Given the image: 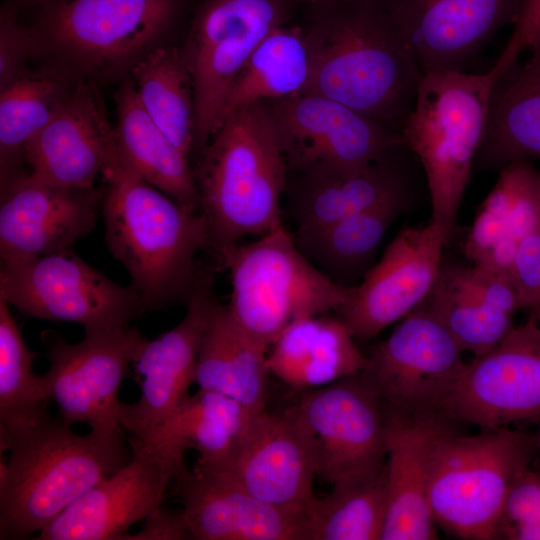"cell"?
<instances>
[{
	"label": "cell",
	"mask_w": 540,
	"mask_h": 540,
	"mask_svg": "<svg viewBox=\"0 0 540 540\" xmlns=\"http://www.w3.org/2000/svg\"><path fill=\"white\" fill-rule=\"evenodd\" d=\"M100 174L106 242L128 271L145 310L187 302L202 267L197 254L209 246L199 208L175 201L144 180L117 139Z\"/></svg>",
	"instance_id": "obj_1"
},
{
	"label": "cell",
	"mask_w": 540,
	"mask_h": 540,
	"mask_svg": "<svg viewBox=\"0 0 540 540\" xmlns=\"http://www.w3.org/2000/svg\"><path fill=\"white\" fill-rule=\"evenodd\" d=\"M0 539H27L130 460L123 433L81 436L46 407L0 423Z\"/></svg>",
	"instance_id": "obj_2"
},
{
	"label": "cell",
	"mask_w": 540,
	"mask_h": 540,
	"mask_svg": "<svg viewBox=\"0 0 540 540\" xmlns=\"http://www.w3.org/2000/svg\"><path fill=\"white\" fill-rule=\"evenodd\" d=\"M308 44L304 93L400 132L424 74L378 0H334Z\"/></svg>",
	"instance_id": "obj_3"
},
{
	"label": "cell",
	"mask_w": 540,
	"mask_h": 540,
	"mask_svg": "<svg viewBox=\"0 0 540 540\" xmlns=\"http://www.w3.org/2000/svg\"><path fill=\"white\" fill-rule=\"evenodd\" d=\"M211 138L193 173L208 248L217 257L244 236L283 225L286 161L262 102L230 113Z\"/></svg>",
	"instance_id": "obj_4"
},
{
	"label": "cell",
	"mask_w": 540,
	"mask_h": 540,
	"mask_svg": "<svg viewBox=\"0 0 540 540\" xmlns=\"http://www.w3.org/2000/svg\"><path fill=\"white\" fill-rule=\"evenodd\" d=\"M497 78L431 71L423 75L400 133L424 169L431 219L450 239L472 167L482 145Z\"/></svg>",
	"instance_id": "obj_5"
},
{
	"label": "cell",
	"mask_w": 540,
	"mask_h": 540,
	"mask_svg": "<svg viewBox=\"0 0 540 540\" xmlns=\"http://www.w3.org/2000/svg\"><path fill=\"white\" fill-rule=\"evenodd\" d=\"M454 424L437 436L431 451L433 519L460 539H497L507 493L538 451L535 434L503 427L467 436Z\"/></svg>",
	"instance_id": "obj_6"
},
{
	"label": "cell",
	"mask_w": 540,
	"mask_h": 540,
	"mask_svg": "<svg viewBox=\"0 0 540 540\" xmlns=\"http://www.w3.org/2000/svg\"><path fill=\"white\" fill-rule=\"evenodd\" d=\"M217 262L231 275L228 308L233 319L267 349L293 322L336 311L353 290L313 265L284 225L253 242L226 248Z\"/></svg>",
	"instance_id": "obj_7"
},
{
	"label": "cell",
	"mask_w": 540,
	"mask_h": 540,
	"mask_svg": "<svg viewBox=\"0 0 540 540\" xmlns=\"http://www.w3.org/2000/svg\"><path fill=\"white\" fill-rule=\"evenodd\" d=\"M184 0H51L34 11L39 49L74 72L131 68L179 19Z\"/></svg>",
	"instance_id": "obj_8"
},
{
	"label": "cell",
	"mask_w": 540,
	"mask_h": 540,
	"mask_svg": "<svg viewBox=\"0 0 540 540\" xmlns=\"http://www.w3.org/2000/svg\"><path fill=\"white\" fill-rule=\"evenodd\" d=\"M288 0H202L182 53L195 107V146L220 127L229 91L259 43L283 25Z\"/></svg>",
	"instance_id": "obj_9"
},
{
	"label": "cell",
	"mask_w": 540,
	"mask_h": 540,
	"mask_svg": "<svg viewBox=\"0 0 540 540\" xmlns=\"http://www.w3.org/2000/svg\"><path fill=\"white\" fill-rule=\"evenodd\" d=\"M0 297L27 317L76 322L85 331L127 327L145 310L132 284L114 283L71 249L1 262Z\"/></svg>",
	"instance_id": "obj_10"
},
{
	"label": "cell",
	"mask_w": 540,
	"mask_h": 540,
	"mask_svg": "<svg viewBox=\"0 0 540 540\" xmlns=\"http://www.w3.org/2000/svg\"><path fill=\"white\" fill-rule=\"evenodd\" d=\"M269 112L286 165L306 175L355 173L404 145L399 131L319 95L278 99Z\"/></svg>",
	"instance_id": "obj_11"
},
{
	"label": "cell",
	"mask_w": 540,
	"mask_h": 540,
	"mask_svg": "<svg viewBox=\"0 0 540 540\" xmlns=\"http://www.w3.org/2000/svg\"><path fill=\"white\" fill-rule=\"evenodd\" d=\"M294 407L313 438L322 480L335 485L385 468L384 403L365 370L307 391Z\"/></svg>",
	"instance_id": "obj_12"
},
{
	"label": "cell",
	"mask_w": 540,
	"mask_h": 540,
	"mask_svg": "<svg viewBox=\"0 0 540 540\" xmlns=\"http://www.w3.org/2000/svg\"><path fill=\"white\" fill-rule=\"evenodd\" d=\"M146 343L127 327L85 331L75 344L51 338L50 367L40 375L47 400L57 404L67 424L84 422L92 431L122 433L119 388Z\"/></svg>",
	"instance_id": "obj_13"
},
{
	"label": "cell",
	"mask_w": 540,
	"mask_h": 540,
	"mask_svg": "<svg viewBox=\"0 0 540 540\" xmlns=\"http://www.w3.org/2000/svg\"><path fill=\"white\" fill-rule=\"evenodd\" d=\"M439 413L483 430L540 420V322L528 317L465 367Z\"/></svg>",
	"instance_id": "obj_14"
},
{
	"label": "cell",
	"mask_w": 540,
	"mask_h": 540,
	"mask_svg": "<svg viewBox=\"0 0 540 540\" xmlns=\"http://www.w3.org/2000/svg\"><path fill=\"white\" fill-rule=\"evenodd\" d=\"M449 332L419 305L375 345L365 371L385 405L409 413H439L465 362Z\"/></svg>",
	"instance_id": "obj_15"
},
{
	"label": "cell",
	"mask_w": 540,
	"mask_h": 540,
	"mask_svg": "<svg viewBox=\"0 0 540 540\" xmlns=\"http://www.w3.org/2000/svg\"><path fill=\"white\" fill-rule=\"evenodd\" d=\"M131 460L102 480L39 532L38 540H119L161 506L168 485L186 473L154 443L132 435Z\"/></svg>",
	"instance_id": "obj_16"
},
{
	"label": "cell",
	"mask_w": 540,
	"mask_h": 540,
	"mask_svg": "<svg viewBox=\"0 0 540 540\" xmlns=\"http://www.w3.org/2000/svg\"><path fill=\"white\" fill-rule=\"evenodd\" d=\"M450 240L432 221L400 229L335 311L356 341L374 338L424 302L438 279L443 249Z\"/></svg>",
	"instance_id": "obj_17"
},
{
	"label": "cell",
	"mask_w": 540,
	"mask_h": 540,
	"mask_svg": "<svg viewBox=\"0 0 540 540\" xmlns=\"http://www.w3.org/2000/svg\"><path fill=\"white\" fill-rule=\"evenodd\" d=\"M423 74L462 71L498 31L514 24L522 0H379Z\"/></svg>",
	"instance_id": "obj_18"
},
{
	"label": "cell",
	"mask_w": 540,
	"mask_h": 540,
	"mask_svg": "<svg viewBox=\"0 0 540 540\" xmlns=\"http://www.w3.org/2000/svg\"><path fill=\"white\" fill-rule=\"evenodd\" d=\"M214 469L280 508L305 512L314 497L315 446L294 406L281 413L254 414L230 458Z\"/></svg>",
	"instance_id": "obj_19"
},
{
	"label": "cell",
	"mask_w": 540,
	"mask_h": 540,
	"mask_svg": "<svg viewBox=\"0 0 540 540\" xmlns=\"http://www.w3.org/2000/svg\"><path fill=\"white\" fill-rule=\"evenodd\" d=\"M0 187L1 262L70 249L92 230L102 200L93 187L52 185L25 171Z\"/></svg>",
	"instance_id": "obj_20"
},
{
	"label": "cell",
	"mask_w": 540,
	"mask_h": 540,
	"mask_svg": "<svg viewBox=\"0 0 540 540\" xmlns=\"http://www.w3.org/2000/svg\"><path fill=\"white\" fill-rule=\"evenodd\" d=\"M214 273L211 265L201 267L184 318L174 328L147 341L134 361L136 373L142 377L141 394L132 404L122 403L121 410V426L132 435H149L188 395L216 301Z\"/></svg>",
	"instance_id": "obj_21"
},
{
	"label": "cell",
	"mask_w": 540,
	"mask_h": 540,
	"mask_svg": "<svg viewBox=\"0 0 540 540\" xmlns=\"http://www.w3.org/2000/svg\"><path fill=\"white\" fill-rule=\"evenodd\" d=\"M174 482L190 539L306 540L305 512L259 499L223 470L197 465Z\"/></svg>",
	"instance_id": "obj_22"
},
{
	"label": "cell",
	"mask_w": 540,
	"mask_h": 540,
	"mask_svg": "<svg viewBox=\"0 0 540 540\" xmlns=\"http://www.w3.org/2000/svg\"><path fill=\"white\" fill-rule=\"evenodd\" d=\"M116 139L96 87L80 77L58 113L28 143L24 162L39 181L92 188Z\"/></svg>",
	"instance_id": "obj_23"
},
{
	"label": "cell",
	"mask_w": 540,
	"mask_h": 540,
	"mask_svg": "<svg viewBox=\"0 0 540 540\" xmlns=\"http://www.w3.org/2000/svg\"><path fill=\"white\" fill-rule=\"evenodd\" d=\"M384 410L388 512L381 540L437 539L428 499L430 457L437 436L456 421L440 413L409 414L385 404Z\"/></svg>",
	"instance_id": "obj_24"
},
{
	"label": "cell",
	"mask_w": 540,
	"mask_h": 540,
	"mask_svg": "<svg viewBox=\"0 0 540 540\" xmlns=\"http://www.w3.org/2000/svg\"><path fill=\"white\" fill-rule=\"evenodd\" d=\"M539 208L540 166L527 160L507 164L481 203L463 242L465 257L472 265L511 279L516 253Z\"/></svg>",
	"instance_id": "obj_25"
},
{
	"label": "cell",
	"mask_w": 540,
	"mask_h": 540,
	"mask_svg": "<svg viewBox=\"0 0 540 540\" xmlns=\"http://www.w3.org/2000/svg\"><path fill=\"white\" fill-rule=\"evenodd\" d=\"M368 364L342 320L320 315L290 324L266 356L269 373L297 390L327 386Z\"/></svg>",
	"instance_id": "obj_26"
},
{
	"label": "cell",
	"mask_w": 540,
	"mask_h": 540,
	"mask_svg": "<svg viewBox=\"0 0 540 540\" xmlns=\"http://www.w3.org/2000/svg\"><path fill=\"white\" fill-rule=\"evenodd\" d=\"M267 348L248 336L228 305L214 302L194 374L199 389L230 397L250 413L265 410Z\"/></svg>",
	"instance_id": "obj_27"
},
{
	"label": "cell",
	"mask_w": 540,
	"mask_h": 540,
	"mask_svg": "<svg viewBox=\"0 0 540 540\" xmlns=\"http://www.w3.org/2000/svg\"><path fill=\"white\" fill-rule=\"evenodd\" d=\"M253 415L230 397L199 389L141 438L180 461H184L185 451L193 448L199 453L197 465L216 468L230 458Z\"/></svg>",
	"instance_id": "obj_28"
},
{
	"label": "cell",
	"mask_w": 540,
	"mask_h": 540,
	"mask_svg": "<svg viewBox=\"0 0 540 540\" xmlns=\"http://www.w3.org/2000/svg\"><path fill=\"white\" fill-rule=\"evenodd\" d=\"M79 78L59 64L29 69L0 89V184L24 172L28 143L58 113Z\"/></svg>",
	"instance_id": "obj_29"
},
{
	"label": "cell",
	"mask_w": 540,
	"mask_h": 540,
	"mask_svg": "<svg viewBox=\"0 0 540 540\" xmlns=\"http://www.w3.org/2000/svg\"><path fill=\"white\" fill-rule=\"evenodd\" d=\"M409 200V195L401 196L317 229L295 231V244L334 282L356 286L372 267L370 263L386 232L407 210Z\"/></svg>",
	"instance_id": "obj_30"
},
{
	"label": "cell",
	"mask_w": 540,
	"mask_h": 540,
	"mask_svg": "<svg viewBox=\"0 0 540 540\" xmlns=\"http://www.w3.org/2000/svg\"><path fill=\"white\" fill-rule=\"evenodd\" d=\"M115 101L117 141L132 166L144 180L175 201L198 208L197 187L188 156L144 110L131 78L120 85Z\"/></svg>",
	"instance_id": "obj_31"
},
{
	"label": "cell",
	"mask_w": 540,
	"mask_h": 540,
	"mask_svg": "<svg viewBox=\"0 0 540 540\" xmlns=\"http://www.w3.org/2000/svg\"><path fill=\"white\" fill-rule=\"evenodd\" d=\"M388 155L351 174L307 175L309 183L296 196L291 206L296 231L317 229L392 199L409 195L405 175L388 161Z\"/></svg>",
	"instance_id": "obj_32"
},
{
	"label": "cell",
	"mask_w": 540,
	"mask_h": 540,
	"mask_svg": "<svg viewBox=\"0 0 540 540\" xmlns=\"http://www.w3.org/2000/svg\"><path fill=\"white\" fill-rule=\"evenodd\" d=\"M519 160L540 162V76L518 79L506 74L494 87L474 164L500 171Z\"/></svg>",
	"instance_id": "obj_33"
},
{
	"label": "cell",
	"mask_w": 540,
	"mask_h": 540,
	"mask_svg": "<svg viewBox=\"0 0 540 540\" xmlns=\"http://www.w3.org/2000/svg\"><path fill=\"white\" fill-rule=\"evenodd\" d=\"M131 79L144 110L187 156L195 145L192 79L182 53L155 47L131 68Z\"/></svg>",
	"instance_id": "obj_34"
},
{
	"label": "cell",
	"mask_w": 540,
	"mask_h": 540,
	"mask_svg": "<svg viewBox=\"0 0 540 540\" xmlns=\"http://www.w3.org/2000/svg\"><path fill=\"white\" fill-rule=\"evenodd\" d=\"M309 74L308 38L296 28H275L255 48L236 77L223 120L233 111L264 99L302 93Z\"/></svg>",
	"instance_id": "obj_35"
},
{
	"label": "cell",
	"mask_w": 540,
	"mask_h": 540,
	"mask_svg": "<svg viewBox=\"0 0 540 540\" xmlns=\"http://www.w3.org/2000/svg\"><path fill=\"white\" fill-rule=\"evenodd\" d=\"M388 512L385 468L370 477L332 485L305 511L306 540H381Z\"/></svg>",
	"instance_id": "obj_36"
},
{
	"label": "cell",
	"mask_w": 540,
	"mask_h": 540,
	"mask_svg": "<svg viewBox=\"0 0 540 540\" xmlns=\"http://www.w3.org/2000/svg\"><path fill=\"white\" fill-rule=\"evenodd\" d=\"M452 336L459 348L481 356L515 327L514 316L493 310L471 297L442 270L421 304Z\"/></svg>",
	"instance_id": "obj_37"
},
{
	"label": "cell",
	"mask_w": 540,
	"mask_h": 540,
	"mask_svg": "<svg viewBox=\"0 0 540 540\" xmlns=\"http://www.w3.org/2000/svg\"><path fill=\"white\" fill-rule=\"evenodd\" d=\"M8 302L0 297V423L46 407L41 377L32 373L37 354L26 346Z\"/></svg>",
	"instance_id": "obj_38"
},
{
	"label": "cell",
	"mask_w": 540,
	"mask_h": 540,
	"mask_svg": "<svg viewBox=\"0 0 540 540\" xmlns=\"http://www.w3.org/2000/svg\"><path fill=\"white\" fill-rule=\"evenodd\" d=\"M441 268L462 290L487 307L511 316L523 310L517 289L509 277L475 265L444 260Z\"/></svg>",
	"instance_id": "obj_39"
},
{
	"label": "cell",
	"mask_w": 540,
	"mask_h": 540,
	"mask_svg": "<svg viewBox=\"0 0 540 540\" xmlns=\"http://www.w3.org/2000/svg\"><path fill=\"white\" fill-rule=\"evenodd\" d=\"M19 15L2 5L0 11V89L28 71V59L36 50H39L34 30L20 21Z\"/></svg>",
	"instance_id": "obj_40"
},
{
	"label": "cell",
	"mask_w": 540,
	"mask_h": 540,
	"mask_svg": "<svg viewBox=\"0 0 540 540\" xmlns=\"http://www.w3.org/2000/svg\"><path fill=\"white\" fill-rule=\"evenodd\" d=\"M511 279L523 311L540 322V208L531 230L518 248Z\"/></svg>",
	"instance_id": "obj_41"
},
{
	"label": "cell",
	"mask_w": 540,
	"mask_h": 540,
	"mask_svg": "<svg viewBox=\"0 0 540 540\" xmlns=\"http://www.w3.org/2000/svg\"><path fill=\"white\" fill-rule=\"evenodd\" d=\"M540 40V0H522L513 31L492 71L497 80L517 63L519 56Z\"/></svg>",
	"instance_id": "obj_42"
},
{
	"label": "cell",
	"mask_w": 540,
	"mask_h": 540,
	"mask_svg": "<svg viewBox=\"0 0 540 540\" xmlns=\"http://www.w3.org/2000/svg\"><path fill=\"white\" fill-rule=\"evenodd\" d=\"M518 523H540V474L530 467L512 483L504 501L498 530Z\"/></svg>",
	"instance_id": "obj_43"
},
{
	"label": "cell",
	"mask_w": 540,
	"mask_h": 540,
	"mask_svg": "<svg viewBox=\"0 0 540 540\" xmlns=\"http://www.w3.org/2000/svg\"><path fill=\"white\" fill-rule=\"evenodd\" d=\"M124 539L132 540H180L190 539L182 511H171L161 506L145 518L142 529Z\"/></svg>",
	"instance_id": "obj_44"
},
{
	"label": "cell",
	"mask_w": 540,
	"mask_h": 540,
	"mask_svg": "<svg viewBox=\"0 0 540 540\" xmlns=\"http://www.w3.org/2000/svg\"><path fill=\"white\" fill-rule=\"evenodd\" d=\"M497 539L540 540V523H518L501 527Z\"/></svg>",
	"instance_id": "obj_45"
},
{
	"label": "cell",
	"mask_w": 540,
	"mask_h": 540,
	"mask_svg": "<svg viewBox=\"0 0 540 540\" xmlns=\"http://www.w3.org/2000/svg\"><path fill=\"white\" fill-rule=\"evenodd\" d=\"M530 57L520 67H513L508 74L518 79H531L540 76V40L529 50Z\"/></svg>",
	"instance_id": "obj_46"
},
{
	"label": "cell",
	"mask_w": 540,
	"mask_h": 540,
	"mask_svg": "<svg viewBox=\"0 0 540 540\" xmlns=\"http://www.w3.org/2000/svg\"><path fill=\"white\" fill-rule=\"evenodd\" d=\"M48 1L51 0H6L3 5L20 14L22 11L30 10Z\"/></svg>",
	"instance_id": "obj_47"
},
{
	"label": "cell",
	"mask_w": 540,
	"mask_h": 540,
	"mask_svg": "<svg viewBox=\"0 0 540 540\" xmlns=\"http://www.w3.org/2000/svg\"><path fill=\"white\" fill-rule=\"evenodd\" d=\"M537 424H538L537 431L534 434L536 438L538 451H540V420L537 422Z\"/></svg>",
	"instance_id": "obj_48"
}]
</instances>
